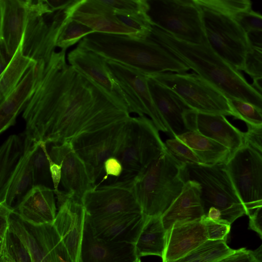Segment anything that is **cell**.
Returning a JSON list of instances; mask_svg holds the SVG:
<instances>
[{"instance_id":"obj_43","label":"cell","mask_w":262,"mask_h":262,"mask_svg":"<svg viewBox=\"0 0 262 262\" xmlns=\"http://www.w3.org/2000/svg\"><path fill=\"white\" fill-rule=\"evenodd\" d=\"M215 262H257L251 250L242 248Z\"/></svg>"},{"instance_id":"obj_14","label":"cell","mask_w":262,"mask_h":262,"mask_svg":"<svg viewBox=\"0 0 262 262\" xmlns=\"http://www.w3.org/2000/svg\"><path fill=\"white\" fill-rule=\"evenodd\" d=\"M82 204L91 216L125 212H141L134 188V180H116L95 187L84 195Z\"/></svg>"},{"instance_id":"obj_3","label":"cell","mask_w":262,"mask_h":262,"mask_svg":"<svg viewBox=\"0 0 262 262\" xmlns=\"http://www.w3.org/2000/svg\"><path fill=\"white\" fill-rule=\"evenodd\" d=\"M173 55L227 99L249 103L262 113V93L248 82L239 71L215 54L208 42L180 41L174 48Z\"/></svg>"},{"instance_id":"obj_21","label":"cell","mask_w":262,"mask_h":262,"mask_svg":"<svg viewBox=\"0 0 262 262\" xmlns=\"http://www.w3.org/2000/svg\"><path fill=\"white\" fill-rule=\"evenodd\" d=\"M0 46L11 59L19 46L28 14V0H0Z\"/></svg>"},{"instance_id":"obj_25","label":"cell","mask_w":262,"mask_h":262,"mask_svg":"<svg viewBox=\"0 0 262 262\" xmlns=\"http://www.w3.org/2000/svg\"><path fill=\"white\" fill-rule=\"evenodd\" d=\"M148 82L154 103L169 128L172 138L187 132L184 114L190 108L174 92L150 76Z\"/></svg>"},{"instance_id":"obj_1","label":"cell","mask_w":262,"mask_h":262,"mask_svg":"<svg viewBox=\"0 0 262 262\" xmlns=\"http://www.w3.org/2000/svg\"><path fill=\"white\" fill-rule=\"evenodd\" d=\"M54 52L26 105L25 136L35 142L59 144L124 121L125 104Z\"/></svg>"},{"instance_id":"obj_38","label":"cell","mask_w":262,"mask_h":262,"mask_svg":"<svg viewBox=\"0 0 262 262\" xmlns=\"http://www.w3.org/2000/svg\"><path fill=\"white\" fill-rule=\"evenodd\" d=\"M164 143L168 151L181 164H203L192 149L177 138L167 139Z\"/></svg>"},{"instance_id":"obj_46","label":"cell","mask_w":262,"mask_h":262,"mask_svg":"<svg viewBox=\"0 0 262 262\" xmlns=\"http://www.w3.org/2000/svg\"><path fill=\"white\" fill-rule=\"evenodd\" d=\"M249 216V228L257 233L262 239V205L253 210Z\"/></svg>"},{"instance_id":"obj_48","label":"cell","mask_w":262,"mask_h":262,"mask_svg":"<svg viewBox=\"0 0 262 262\" xmlns=\"http://www.w3.org/2000/svg\"><path fill=\"white\" fill-rule=\"evenodd\" d=\"M247 35L249 47L262 51V31H250Z\"/></svg>"},{"instance_id":"obj_17","label":"cell","mask_w":262,"mask_h":262,"mask_svg":"<svg viewBox=\"0 0 262 262\" xmlns=\"http://www.w3.org/2000/svg\"><path fill=\"white\" fill-rule=\"evenodd\" d=\"M49 154L52 160L61 167V181L66 192L82 203L85 194L96 186L72 143L54 144Z\"/></svg>"},{"instance_id":"obj_37","label":"cell","mask_w":262,"mask_h":262,"mask_svg":"<svg viewBox=\"0 0 262 262\" xmlns=\"http://www.w3.org/2000/svg\"><path fill=\"white\" fill-rule=\"evenodd\" d=\"M234 118L244 121L248 128L262 129V113L252 105L236 99H228Z\"/></svg>"},{"instance_id":"obj_32","label":"cell","mask_w":262,"mask_h":262,"mask_svg":"<svg viewBox=\"0 0 262 262\" xmlns=\"http://www.w3.org/2000/svg\"><path fill=\"white\" fill-rule=\"evenodd\" d=\"M22 42L21 39L14 55L4 72L1 74L0 101H3L16 87L27 70L36 62L23 54Z\"/></svg>"},{"instance_id":"obj_42","label":"cell","mask_w":262,"mask_h":262,"mask_svg":"<svg viewBox=\"0 0 262 262\" xmlns=\"http://www.w3.org/2000/svg\"><path fill=\"white\" fill-rule=\"evenodd\" d=\"M234 18L246 33L250 31H262V15L252 9L242 12Z\"/></svg>"},{"instance_id":"obj_27","label":"cell","mask_w":262,"mask_h":262,"mask_svg":"<svg viewBox=\"0 0 262 262\" xmlns=\"http://www.w3.org/2000/svg\"><path fill=\"white\" fill-rule=\"evenodd\" d=\"M24 137V151L10 180L3 201L13 211L26 193L34 186L32 158L38 142Z\"/></svg>"},{"instance_id":"obj_53","label":"cell","mask_w":262,"mask_h":262,"mask_svg":"<svg viewBox=\"0 0 262 262\" xmlns=\"http://www.w3.org/2000/svg\"><path fill=\"white\" fill-rule=\"evenodd\" d=\"M136 262H141L140 258H138Z\"/></svg>"},{"instance_id":"obj_18","label":"cell","mask_w":262,"mask_h":262,"mask_svg":"<svg viewBox=\"0 0 262 262\" xmlns=\"http://www.w3.org/2000/svg\"><path fill=\"white\" fill-rule=\"evenodd\" d=\"M141 212H125L91 216L86 222L97 238L112 242L136 243L146 219Z\"/></svg>"},{"instance_id":"obj_22","label":"cell","mask_w":262,"mask_h":262,"mask_svg":"<svg viewBox=\"0 0 262 262\" xmlns=\"http://www.w3.org/2000/svg\"><path fill=\"white\" fill-rule=\"evenodd\" d=\"M54 189L42 185H34L14 209L22 220L34 225L53 224L56 215Z\"/></svg>"},{"instance_id":"obj_13","label":"cell","mask_w":262,"mask_h":262,"mask_svg":"<svg viewBox=\"0 0 262 262\" xmlns=\"http://www.w3.org/2000/svg\"><path fill=\"white\" fill-rule=\"evenodd\" d=\"M126 120L81 135L71 142L94 183L104 170L105 161L115 157L123 137Z\"/></svg>"},{"instance_id":"obj_26","label":"cell","mask_w":262,"mask_h":262,"mask_svg":"<svg viewBox=\"0 0 262 262\" xmlns=\"http://www.w3.org/2000/svg\"><path fill=\"white\" fill-rule=\"evenodd\" d=\"M92 234L90 241L83 234L80 262H136L139 258L135 244L108 242Z\"/></svg>"},{"instance_id":"obj_39","label":"cell","mask_w":262,"mask_h":262,"mask_svg":"<svg viewBox=\"0 0 262 262\" xmlns=\"http://www.w3.org/2000/svg\"><path fill=\"white\" fill-rule=\"evenodd\" d=\"M115 11L138 15H146V0H100Z\"/></svg>"},{"instance_id":"obj_47","label":"cell","mask_w":262,"mask_h":262,"mask_svg":"<svg viewBox=\"0 0 262 262\" xmlns=\"http://www.w3.org/2000/svg\"><path fill=\"white\" fill-rule=\"evenodd\" d=\"M50 165V170L55 193L59 191V184L61 179V167L60 165L54 162L51 158L48 151L46 152Z\"/></svg>"},{"instance_id":"obj_52","label":"cell","mask_w":262,"mask_h":262,"mask_svg":"<svg viewBox=\"0 0 262 262\" xmlns=\"http://www.w3.org/2000/svg\"><path fill=\"white\" fill-rule=\"evenodd\" d=\"M252 85L262 93V77L254 79Z\"/></svg>"},{"instance_id":"obj_15","label":"cell","mask_w":262,"mask_h":262,"mask_svg":"<svg viewBox=\"0 0 262 262\" xmlns=\"http://www.w3.org/2000/svg\"><path fill=\"white\" fill-rule=\"evenodd\" d=\"M58 211L52 224L73 262H80L86 213L82 203L67 192L55 193Z\"/></svg>"},{"instance_id":"obj_10","label":"cell","mask_w":262,"mask_h":262,"mask_svg":"<svg viewBox=\"0 0 262 262\" xmlns=\"http://www.w3.org/2000/svg\"><path fill=\"white\" fill-rule=\"evenodd\" d=\"M199 6L210 47L223 60L243 71L249 49L247 33L233 17Z\"/></svg>"},{"instance_id":"obj_16","label":"cell","mask_w":262,"mask_h":262,"mask_svg":"<svg viewBox=\"0 0 262 262\" xmlns=\"http://www.w3.org/2000/svg\"><path fill=\"white\" fill-rule=\"evenodd\" d=\"M187 131L196 132L226 147L230 156L245 143V133L232 125L222 115L199 113L190 108L184 114Z\"/></svg>"},{"instance_id":"obj_44","label":"cell","mask_w":262,"mask_h":262,"mask_svg":"<svg viewBox=\"0 0 262 262\" xmlns=\"http://www.w3.org/2000/svg\"><path fill=\"white\" fill-rule=\"evenodd\" d=\"M106 177L110 176L119 179L123 173V166L120 161L116 157L107 159L103 166Z\"/></svg>"},{"instance_id":"obj_11","label":"cell","mask_w":262,"mask_h":262,"mask_svg":"<svg viewBox=\"0 0 262 262\" xmlns=\"http://www.w3.org/2000/svg\"><path fill=\"white\" fill-rule=\"evenodd\" d=\"M105 60L129 113L148 116L159 131L167 133L172 137L152 99L148 85V75L118 62Z\"/></svg>"},{"instance_id":"obj_7","label":"cell","mask_w":262,"mask_h":262,"mask_svg":"<svg viewBox=\"0 0 262 262\" xmlns=\"http://www.w3.org/2000/svg\"><path fill=\"white\" fill-rule=\"evenodd\" d=\"M150 24L180 40L207 43L202 11L196 0H146Z\"/></svg>"},{"instance_id":"obj_45","label":"cell","mask_w":262,"mask_h":262,"mask_svg":"<svg viewBox=\"0 0 262 262\" xmlns=\"http://www.w3.org/2000/svg\"><path fill=\"white\" fill-rule=\"evenodd\" d=\"M245 133V141L262 154V129L248 128Z\"/></svg>"},{"instance_id":"obj_9","label":"cell","mask_w":262,"mask_h":262,"mask_svg":"<svg viewBox=\"0 0 262 262\" xmlns=\"http://www.w3.org/2000/svg\"><path fill=\"white\" fill-rule=\"evenodd\" d=\"M150 76L174 92L191 110L202 113L235 116L228 99L195 73L167 72Z\"/></svg>"},{"instance_id":"obj_31","label":"cell","mask_w":262,"mask_h":262,"mask_svg":"<svg viewBox=\"0 0 262 262\" xmlns=\"http://www.w3.org/2000/svg\"><path fill=\"white\" fill-rule=\"evenodd\" d=\"M25 137L10 136L0 148V200L5 201L10 180L23 154Z\"/></svg>"},{"instance_id":"obj_34","label":"cell","mask_w":262,"mask_h":262,"mask_svg":"<svg viewBox=\"0 0 262 262\" xmlns=\"http://www.w3.org/2000/svg\"><path fill=\"white\" fill-rule=\"evenodd\" d=\"M47 150L45 142H38L32 158L33 180L34 185H42L51 188L53 185L46 154Z\"/></svg>"},{"instance_id":"obj_50","label":"cell","mask_w":262,"mask_h":262,"mask_svg":"<svg viewBox=\"0 0 262 262\" xmlns=\"http://www.w3.org/2000/svg\"><path fill=\"white\" fill-rule=\"evenodd\" d=\"M206 215L208 218L213 221H218L222 219L221 211L214 207H210L207 210Z\"/></svg>"},{"instance_id":"obj_8","label":"cell","mask_w":262,"mask_h":262,"mask_svg":"<svg viewBox=\"0 0 262 262\" xmlns=\"http://www.w3.org/2000/svg\"><path fill=\"white\" fill-rule=\"evenodd\" d=\"M186 168L188 180L195 181L201 186L205 214L210 207H215L221 212V220L230 224L244 214L247 215L225 163L188 165Z\"/></svg>"},{"instance_id":"obj_23","label":"cell","mask_w":262,"mask_h":262,"mask_svg":"<svg viewBox=\"0 0 262 262\" xmlns=\"http://www.w3.org/2000/svg\"><path fill=\"white\" fill-rule=\"evenodd\" d=\"M68 60L70 65L96 82L126 106L120 90L104 58L91 51L77 47L69 53Z\"/></svg>"},{"instance_id":"obj_5","label":"cell","mask_w":262,"mask_h":262,"mask_svg":"<svg viewBox=\"0 0 262 262\" xmlns=\"http://www.w3.org/2000/svg\"><path fill=\"white\" fill-rule=\"evenodd\" d=\"M79 0L64 10H52L45 0H28V14L23 36V54L46 64L55 52L58 37Z\"/></svg>"},{"instance_id":"obj_51","label":"cell","mask_w":262,"mask_h":262,"mask_svg":"<svg viewBox=\"0 0 262 262\" xmlns=\"http://www.w3.org/2000/svg\"><path fill=\"white\" fill-rule=\"evenodd\" d=\"M252 253L257 262H262V244Z\"/></svg>"},{"instance_id":"obj_6","label":"cell","mask_w":262,"mask_h":262,"mask_svg":"<svg viewBox=\"0 0 262 262\" xmlns=\"http://www.w3.org/2000/svg\"><path fill=\"white\" fill-rule=\"evenodd\" d=\"M166 150L159 130L146 116L129 117L115 157L123 166L117 180H134Z\"/></svg>"},{"instance_id":"obj_2","label":"cell","mask_w":262,"mask_h":262,"mask_svg":"<svg viewBox=\"0 0 262 262\" xmlns=\"http://www.w3.org/2000/svg\"><path fill=\"white\" fill-rule=\"evenodd\" d=\"M77 47L148 76L167 72L186 73L190 70L158 43L148 38L94 32L84 37Z\"/></svg>"},{"instance_id":"obj_36","label":"cell","mask_w":262,"mask_h":262,"mask_svg":"<svg viewBox=\"0 0 262 262\" xmlns=\"http://www.w3.org/2000/svg\"><path fill=\"white\" fill-rule=\"evenodd\" d=\"M201 6L219 13L234 17L251 9L252 3L249 0H196Z\"/></svg>"},{"instance_id":"obj_49","label":"cell","mask_w":262,"mask_h":262,"mask_svg":"<svg viewBox=\"0 0 262 262\" xmlns=\"http://www.w3.org/2000/svg\"><path fill=\"white\" fill-rule=\"evenodd\" d=\"M53 11L64 10L71 6L76 0H45Z\"/></svg>"},{"instance_id":"obj_12","label":"cell","mask_w":262,"mask_h":262,"mask_svg":"<svg viewBox=\"0 0 262 262\" xmlns=\"http://www.w3.org/2000/svg\"><path fill=\"white\" fill-rule=\"evenodd\" d=\"M247 215L262 205V154L247 143L225 163Z\"/></svg>"},{"instance_id":"obj_20","label":"cell","mask_w":262,"mask_h":262,"mask_svg":"<svg viewBox=\"0 0 262 262\" xmlns=\"http://www.w3.org/2000/svg\"><path fill=\"white\" fill-rule=\"evenodd\" d=\"M205 215L201 186L196 181L189 180L180 194L162 215L161 220L168 235L175 224L199 221Z\"/></svg>"},{"instance_id":"obj_29","label":"cell","mask_w":262,"mask_h":262,"mask_svg":"<svg viewBox=\"0 0 262 262\" xmlns=\"http://www.w3.org/2000/svg\"><path fill=\"white\" fill-rule=\"evenodd\" d=\"M167 237V232L162 223L161 216L147 217L135 244L138 257L157 255L163 258Z\"/></svg>"},{"instance_id":"obj_41","label":"cell","mask_w":262,"mask_h":262,"mask_svg":"<svg viewBox=\"0 0 262 262\" xmlns=\"http://www.w3.org/2000/svg\"><path fill=\"white\" fill-rule=\"evenodd\" d=\"M243 71L254 79L262 77V52L249 47Z\"/></svg>"},{"instance_id":"obj_35","label":"cell","mask_w":262,"mask_h":262,"mask_svg":"<svg viewBox=\"0 0 262 262\" xmlns=\"http://www.w3.org/2000/svg\"><path fill=\"white\" fill-rule=\"evenodd\" d=\"M94 32V31L89 27L71 18L61 30L58 37L56 47L61 50L66 51L84 37Z\"/></svg>"},{"instance_id":"obj_4","label":"cell","mask_w":262,"mask_h":262,"mask_svg":"<svg viewBox=\"0 0 262 262\" xmlns=\"http://www.w3.org/2000/svg\"><path fill=\"white\" fill-rule=\"evenodd\" d=\"M188 181L186 165L166 150L134 179V188L141 213L161 216L182 191Z\"/></svg>"},{"instance_id":"obj_30","label":"cell","mask_w":262,"mask_h":262,"mask_svg":"<svg viewBox=\"0 0 262 262\" xmlns=\"http://www.w3.org/2000/svg\"><path fill=\"white\" fill-rule=\"evenodd\" d=\"M175 138L189 147L203 164L224 163L230 157V152L226 147L196 132L187 131Z\"/></svg>"},{"instance_id":"obj_19","label":"cell","mask_w":262,"mask_h":262,"mask_svg":"<svg viewBox=\"0 0 262 262\" xmlns=\"http://www.w3.org/2000/svg\"><path fill=\"white\" fill-rule=\"evenodd\" d=\"M71 18L89 27L95 32L138 37L136 30L121 22L116 16L115 11L100 0H79Z\"/></svg>"},{"instance_id":"obj_24","label":"cell","mask_w":262,"mask_h":262,"mask_svg":"<svg viewBox=\"0 0 262 262\" xmlns=\"http://www.w3.org/2000/svg\"><path fill=\"white\" fill-rule=\"evenodd\" d=\"M207 240L206 229L202 219L175 224L167 235L163 262L179 259Z\"/></svg>"},{"instance_id":"obj_28","label":"cell","mask_w":262,"mask_h":262,"mask_svg":"<svg viewBox=\"0 0 262 262\" xmlns=\"http://www.w3.org/2000/svg\"><path fill=\"white\" fill-rule=\"evenodd\" d=\"M33 66L16 87L2 101L0 105V133L14 125L20 112L32 96L36 86Z\"/></svg>"},{"instance_id":"obj_40","label":"cell","mask_w":262,"mask_h":262,"mask_svg":"<svg viewBox=\"0 0 262 262\" xmlns=\"http://www.w3.org/2000/svg\"><path fill=\"white\" fill-rule=\"evenodd\" d=\"M204 224L208 240L226 241L227 235L230 232L231 224L223 220L213 221L205 215L202 218Z\"/></svg>"},{"instance_id":"obj_33","label":"cell","mask_w":262,"mask_h":262,"mask_svg":"<svg viewBox=\"0 0 262 262\" xmlns=\"http://www.w3.org/2000/svg\"><path fill=\"white\" fill-rule=\"evenodd\" d=\"M235 251L227 245L226 241L207 240L183 257L168 262H215Z\"/></svg>"}]
</instances>
